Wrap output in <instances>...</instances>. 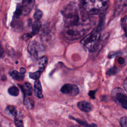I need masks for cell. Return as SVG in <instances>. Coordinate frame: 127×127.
<instances>
[{
  "label": "cell",
  "instance_id": "6da1fadb",
  "mask_svg": "<svg viewBox=\"0 0 127 127\" xmlns=\"http://www.w3.org/2000/svg\"><path fill=\"white\" fill-rule=\"evenodd\" d=\"M64 22L65 37L70 40L79 39L90 28L88 13L75 2L66 5L62 10Z\"/></svg>",
  "mask_w": 127,
  "mask_h": 127
},
{
  "label": "cell",
  "instance_id": "7a4b0ae2",
  "mask_svg": "<svg viewBox=\"0 0 127 127\" xmlns=\"http://www.w3.org/2000/svg\"><path fill=\"white\" fill-rule=\"evenodd\" d=\"M103 20L100 24L89 34L84 37L81 41V44L90 52H96L99 47L100 42L101 31L103 27Z\"/></svg>",
  "mask_w": 127,
  "mask_h": 127
},
{
  "label": "cell",
  "instance_id": "3957f363",
  "mask_svg": "<svg viewBox=\"0 0 127 127\" xmlns=\"http://www.w3.org/2000/svg\"><path fill=\"white\" fill-rule=\"evenodd\" d=\"M109 0H83L82 7L89 14H101L107 9Z\"/></svg>",
  "mask_w": 127,
  "mask_h": 127
},
{
  "label": "cell",
  "instance_id": "277c9868",
  "mask_svg": "<svg viewBox=\"0 0 127 127\" xmlns=\"http://www.w3.org/2000/svg\"><path fill=\"white\" fill-rule=\"evenodd\" d=\"M61 91L63 93L72 96H76L79 93L78 87L75 85L70 84H66L63 85L61 89Z\"/></svg>",
  "mask_w": 127,
  "mask_h": 127
},
{
  "label": "cell",
  "instance_id": "5b68a950",
  "mask_svg": "<svg viewBox=\"0 0 127 127\" xmlns=\"http://www.w3.org/2000/svg\"><path fill=\"white\" fill-rule=\"evenodd\" d=\"M35 2V0H23L21 4L22 15H27L32 10Z\"/></svg>",
  "mask_w": 127,
  "mask_h": 127
},
{
  "label": "cell",
  "instance_id": "8992f818",
  "mask_svg": "<svg viewBox=\"0 0 127 127\" xmlns=\"http://www.w3.org/2000/svg\"><path fill=\"white\" fill-rule=\"evenodd\" d=\"M27 50L30 54L32 55H35L42 51V45H41L38 42L33 41L29 44Z\"/></svg>",
  "mask_w": 127,
  "mask_h": 127
},
{
  "label": "cell",
  "instance_id": "52a82bcc",
  "mask_svg": "<svg viewBox=\"0 0 127 127\" xmlns=\"http://www.w3.org/2000/svg\"><path fill=\"white\" fill-rule=\"evenodd\" d=\"M127 11V0H120L117 3L114 14L116 16Z\"/></svg>",
  "mask_w": 127,
  "mask_h": 127
},
{
  "label": "cell",
  "instance_id": "ba28073f",
  "mask_svg": "<svg viewBox=\"0 0 127 127\" xmlns=\"http://www.w3.org/2000/svg\"><path fill=\"white\" fill-rule=\"evenodd\" d=\"M34 93L35 95L39 98H42L43 97L42 86L40 81L38 79L36 80L35 81L34 86Z\"/></svg>",
  "mask_w": 127,
  "mask_h": 127
},
{
  "label": "cell",
  "instance_id": "9c48e42d",
  "mask_svg": "<svg viewBox=\"0 0 127 127\" xmlns=\"http://www.w3.org/2000/svg\"><path fill=\"white\" fill-rule=\"evenodd\" d=\"M116 97L122 106L127 109V96L122 92H119L116 94Z\"/></svg>",
  "mask_w": 127,
  "mask_h": 127
},
{
  "label": "cell",
  "instance_id": "30bf717a",
  "mask_svg": "<svg viewBox=\"0 0 127 127\" xmlns=\"http://www.w3.org/2000/svg\"><path fill=\"white\" fill-rule=\"evenodd\" d=\"M78 108L82 112H89L92 110V106L90 103L85 101H80L77 103Z\"/></svg>",
  "mask_w": 127,
  "mask_h": 127
},
{
  "label": "cell",
  "instance_id": "8fae6325",
  "mask_svg": "<svg viewBox=\"0 0 127 127\" xmlns=\"http://www.w3.org/2000/svg\"><path fill=\"white\" fill-rule=\"evenodd\" d=\"M20 86L21 87V88L23 92L25 95H31V94H32L33 89L32 86L30 83L28 82H25L22 86Z\"/></svg>",
  "mask_w": 127,
  "mask_h": 127
},
{
  "label": "cell",
  "instance_id": "7c38bea8",
  "mask_svg": "<svg viewBox=\"0 0 127 127\" xmlns=\"http://www.w3.org/2000/svg\"><path fill=\"white\" fill-rule=\"evenodd\" d=\"M48 63V58L46 56H43L41 57L38 62V67L39 70L41 72L45 69Z\"/></svg>",
  "mask_w": 127,
  "mask_h": 127
},
{
  "label": "cell",
  "instance_id": "4fadbf2b",
  "mask_svg": "<svg viewBox=\"0 0 127 127\" xmlns=\"http://www.w3.org/2000/svg\"><path fill=\"white\" fill-rule=\"evenodd\" d=\"M13 79L16 80H21L24 78V74L18 72L17 70H12L9 73Z\"/></svg>",
  "mask_w": 127,
  "mask_h": 127
},
{
  "label": "cell",
  "instance_id": "5bb4252c",
  "mask_svg": "<svg viewBox=\"0 0 127 127\" xmlns=\"http://www.w3.org/2000/svg\"><path fill=\"white\" fill-rule=\"evenodd\" d=\"M41 27V24L39 20H35L32 25V35H34L38 33L40 28Z\"/></svg>",
  "mask_w": 127,
  "mask_h": 127
},
{
  "label": "cell",
  "instance_id": "9a60e30c",
  "mask_svg": "<svg viewBox=\"0 0 127 127\" xmlns=\"http://www.w3.org/2000/svg\"><path fill=\"white\" fill-rule=\"evenodd\" d=\"M6 113L7 115H10V116H12L13 117H15L17 114V111L15 109V108L11 105L8 106L6 108Z\"/></svg>",
  "mask_w": 127,
  "mask_h": 127
},
{
  "label": "cell",
  "instance_id": "2e32d148",
  "mask_svg": "<svg viewBox=\"0 0 127 127\" xmlns=\"http://www.w3.org/2000/svg\"><path fill=\"white\" fill-rule=\"evenodd\" d=\"M8 92L11 96H17L19 94V90L17 87L15 86H12L8 88Z\"/></svg>",
  "mask_w": 127,
  "mask_h": 127
},
{
  "label": "cell",
  "instance_id": "e0dca14e",
  "mask_svg": "<svg viewBox=\"0 0 127 127\" xmlns=\"http://www.w3.org/2000/svg\"><path fill=\"white\" fill-rule=\"evenodd\" d=\"M24 104L26 107L28 109H32L34 106L33 101L29 98H24Z\"/></svg>",
  "mask_w": 127,
  "mask_h": 127
},
{
  "label": "cell",
  "instance_id": "ac0fdd59",
  "mask_svg": "<svg viewBox=\"0 0 127 127\" xmlns=\"http://www.w3.org/2000/svg\"><path fill=\"white\" fill-rule=\"evenodd\" d=\"M41 72H42L39 70L34 72H29V77L30 78L33 79L34 80H37L40 77Z\"/></svg>",
  "mask_w": 127,
  "mask_h": 127
},
{
  "label": "cell",
  "instance_id": "d6986e66",
  "mask_svg": "<svg viewBox=\"0 0 127 127\" xmlns=\"http://www.w3.org/2000/svg\"><path fill=\"white\" fill-rule=\"evenodd\" d=\"M22 15V7L21 4H19L15 11L14 16L15 18H18L20 15Z\"/></svg>",
  "mask_w": 127,
  "mask_h": 127
},
{
  "label": "cell",
  "instance_id": "ffe728a7",
  "mask_svg": "<svg viewBox=\"0 0 127 127\" xmlns=\"http://www.w3.org/2000/svg\"><path fill=\"white\" fill-rule=\"evenodd\" d=\"M42 15H43L42 11L40 9H37L36 10L33 15V17L35 19V20H40V19L42 18Z\"/></svg>",
  "mask_w": 127,
  "mask_h": 127
},
{
  "label": "cell",
  "instance_id": "44dd1931",
  "mask_svg": "<svg viewBox=\"0 0 127 127\" xmlns=\"http://www.w3.org/2000/svg\"><path fill=\"white\" fill-rule=\"evenodd\" d=\"M126 20H127V16H125L121 20V25L127 36V28Z\"/></svg>",
  "mask_w": 127,
  "mask_h": 127
},
{
  "label": "cell",
  "instance_id": "7402d4cb",
  "mask_svg": "<svg viewBox=\"0 0 127 127\" xmlns=\"http://www.w3.org/2000/svg\"><path fill=\"white\" fill-rule=\"evenodd\" d=\"M118 71V68H117V66H113L111 68H110L107 72V74L110 76V75H113L117 73Z\"/></svg>",
  "mask_w": 127,
  "mask_h": 127
},
{
  "label": "cell",
  "instance_id": "603a6c76",
  "mask_svg": "<svg viewBox=\"0 0 127 127\" xmlns=\"http://www.w3.org/2000/svg\"><path fill=\"white\" fill-rule=\"evenodd\" d=\"M14 123H15V125L17 127H23V121L21 118H20L19 117H18L17 116V115L15 117V119H14Z\"/></svg>",
  "mask_w": 127,
  "mask_h": 127
},
{
  "label": "cell",
  "instance_id": "cb8c5ba5",
  "mask_svg": "<svg viewBox=\"0 0 127 127\" xmlns=\"http://www.w3.org/2000/svg\"><path fill=\"white\" fill-rule=\"evenodd\" d=\"M120 125L123 127H127V117H123L120 120Z\"/></svg>",
  "mask_w": 127,
  "mask_h": 127
},
{
  "label": "cell",
  "instance_id": "d4e9b609",
  "mask_svg": "<svg viewBox=\"0 0 127 127\" xmlns=\"http://www.w3.org/2000/svg\"><path fill=\"white\" fill-rule=\"evenodd\" d=\"M96 93V91L94 90V91H90V92H89L88 94L89 95V96L92 98V99H94L95 98V94Z\"/></svg>",
  "mask_w": 127,
  "mask_h": 127
},
{
  "label": "cell",
  "instance_id": "484cf974",
  "mask_svg": "<svg viewBox=\"0 0 127 127\" xmlns=\"http://www.w3.org/2000/svg\"><path fill=\"white\" fill-rule=\"evenodd\" d=\"M118 62L119 64H123L125 63V60L122 57H119L118 59Z\"/></svg>",
  "mask_w": 127,
  "mask_h": 127
},
{
  "label": "cell",
  "instance_id": "4316f807",
  "mask_svg": "<svg viewBox=\"0 0 127 127\" xmlns=\"http://www.w3.org/2000/svg\"><path fill=\"white\" fill-rule=\"evenodd\" d=\"M123 86H124L125 90L127 92V77L124 81Z\"/></svg>",
  "mask_w": 127,
  "mask_h": 127
},
{
  "label": "cell",
  "instance_id": "83f0119b",
  "mask_svg": "<svg viewBox=\"0 0 127 127\" xmlns=\"http://www.w3.org/2000/svg\"><path fill=\"white\" fill-rule=\"evenodd\" d=\"M26 72V69L24 68V67H21L20 69V72H21L22 74H24Z\"/></svg>",
  "mask_w": 127,
  "mask_h": 127
},
{
  "label": "cell",
  "instance_id": "f1b7e54d",
  "mask_svg": "<svg viewBox=\"0 0 127 127\" xmlns=\"http://www.w3.org/2000/svg\"><path fill=\"white\" fill-rule=\"evenodd\" d=\"M3 52V49H2V47H1V46H0V57L2 55Z\"/></svg>",
  "mask_w": 127,
  "mask_h": 127
},
{
  "label": "cell",
  "instance_id": "f546056e",
  "mask_svg": "<svg viewBox=\"0 0 127 127\" xmlns=\"http://www.w3.org/2000/svg\"><path fill=\"white\" fill-rule=\"evenodd\" d=\"M0 126H1V125H0Z\"/></svg>",
  "mask_w": 127,
  "mask_h": 127
}]
</instances>
